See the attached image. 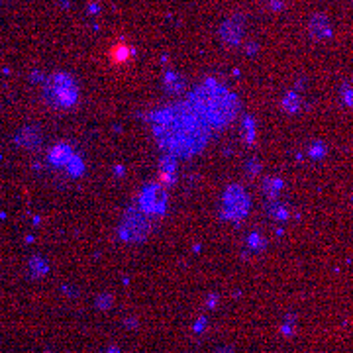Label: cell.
Returning a JSON list of instances; mask_svg holds the SVG:
<instances>
[{"label":"cell","instance_id":"obj_1","mask_svg":"<svg viewBox=\"0 0 353 353\" xmlns=\"http://www.w3.org/2000/svg\"><path fill=\"white\" fill-rule=\"evenodd\" d=\"M157 145L171 157H194L206 148L210 128L187 102H179L161 110L148 114Z\"/></svg>","mask_w":353,"mask_h":353},{"label":"cell","instance_id":"obj_2","mask_svg":"<svg viewBox=\"0 0 353 353\" xmlns=\"http://www.w3.org/2000/svg\"><path fill=\"white\" fill-rule=\"evenodd\" d=\"M190 108L199 114L210 130H224L240 112V99L216 81H206L194 88L187 101Z\"/></svg>","mask_w":353,"mask_h":353},{"label":"cell","instance_id":"obj_3","mask_svg":"<svg viewBox=\"0 0 353 353\" xmlns=\"http://www.w3.org/2000/svg\"><path fill=\"white\" fill-rule=\"evenodd\" d=\"M43 99L50 102L51 106H57V108L75 106V102L79 101V88H77L73 77L53 75L46 79Z\"/></svg>","mask_w":353,"mask_h":353},{"label":"cell","instance_id":"obj_4","mask_svg":"<svg viewBox=\"0 0 353 353\" xmlns=\"http://www.w3.org/2000/svg\"><path fill=\"white\" fill-rule=\"evenodd\" d=\"M250 212V196L240 185H232L228 187L224 192V210L222 216L226 220H234V222H241Z\"/></svg>","mask_w":353,"mask_h":353},{"label":"cell","instance_id":"obj_5","mask_svg":"<svg viewBox=\"0 0 353 353\" xmlns=\"http://www.w3.org/2000/svg\"><path fill=\"white\" fill-rule=\"evenodd\" d=\"M150 234V220L139 208H130L120 224V238L124 241H141Z\"/></svg>","mask_w":353,"mask_h":353},{"label":"cell","instance_id":"obj_6","mask_svg":"<svg viewBox=\"0 0 353 353\" xmlns=\"http://www.w3.org/2000/svg\"><path fill=\"white\" fill-rule=\"evenodd\" d=\"M167 208V189L161 183L150 185L141 192L139 199V210L148 216H161Z\"/></svg>","mask_w":353,"mask_h":353},{"label":"cell","instance_id":"obj_7","mask_svg":"<svg viewBox=\"0 0 353 353\" xmlns=\"http://www.w3.org/2000/svg\"><path fill=\"white\" fill-rule=\"evenodd\" d=\"M159 169H161V185H163L165 189H169V187H173L176 181V159L175 157H171V155H163L161 159H159Z\"/></svg>","mask_w":353,"mask_h":353},{"label":"cell","instance_id":"obj_8","mask_svg":"<svg viewBox=\"0 0 353 353\" xmlns=\"http://www.w3.org/2000/svg\"><path fill=\"white\" fill-rule=\"evenodd\" d=\"M73 155H75V152L69 143H57L50 152V163L57 169H65Z\"/></svg>","mask_w":353,"mask_h":353},{"label":"cell","instance_id":"obj_9","mask_svg":"<svg viewBox=\"0 0 353 353\" xmlns=\"http://www.w3.org/2000/svg\"><path fill=\"white\" fill-rule=\"evenodd\" d=\"M20 145H24L28 150H38L41 145V134L36 126H28L20 132V136L16 139Z\"/></svg>","mask_w":353,"mask_h":353},{"label":"cell","instance_id":"obj_10","mask_svg":"<svg viewBox=\"0 0 353 353\" xmlns=\"http://www.w3.org/2000/svg\"><path fill=\"white\" fill-rule=\"evenodd\" d=\"M132 57H134V50L128 46V43H116L112 50H110V61L114 65H126L132 61Z\"/></svg>","mask_w":353,"mask_h":353},{"label":"cell","instance_id":"obj_11","mask_svg":"<svg viewBox=\"0 0 353 353\" xmlns=\"http://www.w3.org/2000/svg\"><path fill=\"white\" fill-rule=\"evenodd\" d=\"M281 190H283V181L281 179H267L265 181V194H267L269 201H277Z\"/></svg>","mask_w":353,"mask_h":353},{"label":"cell","instance_id":"obj_12","mask_svg":"<svg viewBox=\"0 0 353 353\" xmlns=\"http://www.w3.org/2000/svg\"><path fill=\"white\" fill-rule=\"evenodd\" d=\"M65 171H67L71 176H81L83 173H85V163H83V159H81V157L75 153V155L71 157V161H69L67 167H65Z\"/></svg>","mask_w":353,"mask_h":353},{"label":"cell","instance_id":"obj_13","mask_svg":"<svg viewBox=\"0 0 353 353\" xmlns=\"http://www.w3.org/2000/svg\"><path fill=\"white\" fill-rule=\"evenodd\" d=\"M283 108L290 114L299 112V110H301V99H299V94L289 92V94L285 97V101H283Z\"/></svg>","mask_w":353,"mask_h":353},{"label":"cell","instance_id":"obj_14","mask_svg":"<svg viewBox=\"0 0 353 353\" xmlns=\"http://www.w3.org/2000/svg\"><path fill=\"white\" fill-rule=\"evenodd\" d=\"M165 87H167V90H171V92H181L185 88V83H183V79H179V75L169 73L167 79H165Z\"/></svg>","mask_w":353,"mask_h":353},{"label":"cell","instance_id":"obj_15","mask_svg":"<svg viewBox=\"0 0 353 353\" xmlns=\"http://www.w3.org/2000/svg\"><path fill=\"white\" fill-rule=\"evenodd\" d=\"M269 214L273 216L275 220H287L289 218V210H287V206H283L281 202H275L269 206Z\"/></svg>","mask_w":353,"mask_h":353},{"label":"cell","instance_id":"obj_16","mask_svg":"<svg viewBox=\"0 0 353 353\" xmlns=\"http://www.w3.org/2000/svg\"><path fill=\"white\" fill-rule=\"evenodd\" d=\"M248 245H250V250H253V252H263L265 248H267V240L261 238L259 234H252L248 238Z\"/></svg>","mask_w":353,"mask_h":353},{"label":"cell","instance_id":"obj_17","mask_svg":"<svg viewBox=\"0 0 353 353\" xmlns=\"http://www.w3.org/2000/svg\"><path fill=\"white\" fill-rule=\"evenodd\" d=\"M30 265H32V269H36V271H34V277H41V275H46V273L50 271V265L46 263L41 257H34Z\"/></svg>","mask_w":353,"mask_h":353},{"label":"cell","instance_id":"obj_18","mask_svg":"<svg viewBox=\"0 0 353 353\" xmlns=\"http://www.w3.org/2000/svg\"><path fill=\"white\" fill-rule=\"evenodd\" d=\"M310 157L312 159H322V157H326V153H328V148L322 143V141H314L312 145H310Z\"/></svg>","mask_w":353,"mask_h":353},{"label":"cell","instance_id":"obj_19","mask_svg":"<svg viewBox=\"0 0 353 353\" xmlns=\"http://www.w3.org/2000/svg\"><path fill=\"white\" fill-rule=\"evenodd\" d=\"M243 130H245V141H248V143H253V141H255V122H253V118L245 116V120H243Z\"/></svg>","mask_w":353,"mask_h":353}]
</instances>
